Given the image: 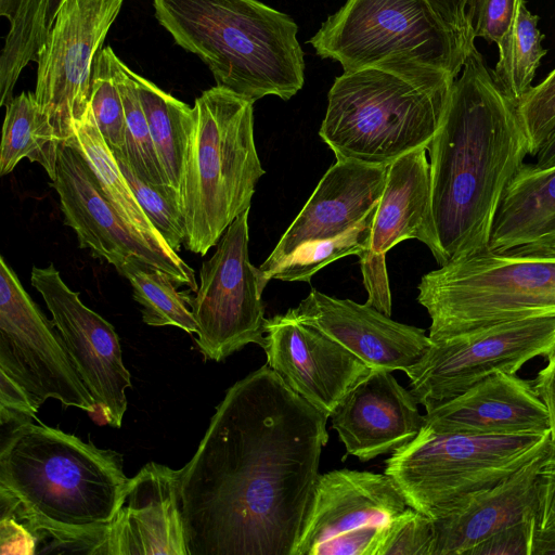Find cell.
<instances>
[{"label": "cell", "mask_w": 555, "mask_h": 555, "mask_svg": "<svg viewBox=\"0 0 555 555\" xmlns=\"http://www.w3.org/2000/svg\"><path fill=\"white\" fill-rule=\"evenodd\" d=\"M554 350L555 310H548L433 341L404 373L416 402L430 411L490 375L516 373Z\"/></svg>", "instance_id": "cell-10"}, {"label": "cell", "mask_w": 555, "mask_h": 555, "mask_svg": "<svg viewBox=\"0 0 555 555\" xmlns=\"http://www.w3.org/2000/svg\"><path fill=\"white\" fill-rule=\"evenodd\" d=\"M38 406L26 391L5 373L0 371V423L14 426L38 421Z\"/></svg>", "instance_id": "cell-41"}, {"label": "cell", "mask_w": 555, "mask_h": 555, "mask_svg": "<svg viewBox=\"0 0 555 555\" xmlns=\"http://www.w3.org/2000/svg\"><path fill=\"white\" fill-rule=\"evenodd\" d=\"M548 362L533 380L537 395L545 404L551 422V441L555 444V350L547 356Z\"/></svg>", "instance_id": "cell-43"}, {"label": "cell", "mask_w": 555, "mask_h": 555, "mask_svg": "<svg viewBox=\"0 0 555 555\" xmlns=\"http://www.w3.org/2000/svg\"><path fill=\"white\" fill-rule=\"evenodd\" d=\"M406 507L385 473L320 474L294 555H376L386 529Z\"/></svg>", "instance_id": "cell-14"}, {"label": "cell", "mask_w": 555, "mask_h": 555, "mask_svg": "<svg viewBox=\"0 0 555 555\" xmlns=\"http://www.w3.org/2000/svg\"><path fill=\"white\" fill-rule=\"evenodd\" d=\"M388 166L336 160L269 257L259 267L267 286L273 271L301 245L339 236L361 222L378 204Z\"/></svg>", "instance_id": "cell-20"}, {"label": "cell", "mask_w": 555, "mask_h": 555, "mask_svg": "<svg viewBox=\"0 0 555 555\" xmlns=\"http://www.w3.org/2000/svg\"><path fill=\"white\" fill-rule=\"evenodd\" d=\"M59 143L34 92H21L5 105L0 146V175L10 173L24 158L38 163L51 180L56 177Z\"/></svg>", "instance_id": "cell-27"}, {"label": "cell", "mask_w": 555, "mask_h": 555, "mask_svg": "<svg viewBox=\"0 0 555 555\" xmlns=\"http://www.w3.org/2000/svg\"><path fill=\"white\" fill-rule=\"evenodd\" d=\"M291 310L299 321L340 344L372 370L404 372L433 344L423 328L393 321L366 302L339 299L317 289Z\"/></svg>", "instance_id": "cell-19"}, {"label": "cell", "mask_w": 555, "mask_h": 555, "mask_svg": "<svg viewBox=\"0 0 555 555\" xmlns=\"http://www.w3.org/2000/svg\"><path fill=\"white\" fill-rule=\"evenodd\" d=\"M70 142L90 165L100 189L127 228L147 246L180 264L185 261L172 250L152 224L124 177L115 156L101 135L93 115L89 109L85 118L76 124Z\"/></svg>", "instance_id": "cell-26"}, {"label": "cell", "mask_w": 555, "mask_h": 555, "mask_svg": "<svg viewBox=\"0 0 555 555\" xmlns=\"http://www.w3.org/2000/svg\"><path fill=\"white\" fill-rule=\"evenodd\" d=\"M424 425L441 434L474 436L545 435L548 411L533 384L515 373H496L424 415Z\"/></svg>", "instance_id": "cell-23"}, {"label": "cell", "mask_w": 555, "mask_h": 555, "mask_svg": "<svg viewBox=\"0 0 555 555\" xmlns=\"http://www.w3.org/2000/svg\"><path fill=\"white\" fill-rule=\"evenodd\" d=\"M440 20L467 44L475 47L473 30L476 0H426Z\"/></svg>", "instance_id": "cell-42"}, {"label": "cell", "mask_w": 555, "mask_h": 555, "mask_svg": "<svg viewBox=\"0 0 555 555\" xmlns=\"http://www.w3.org/2000/svg\"><path fill=\"white\" fill-rule=\"evenodd\" d=\"M112 70L119 89L126 118L122 153L144 180L156 185H171L158 159L149 124L142 108L133 72L112 52Z\"/></svg>", "instance_id": "cell-31"}, {"label": "cell", "mask_w": 555, "mask_h": 555, "mask_svg": "<svg viewBox=\"0 0 555 555\" xmlns=\"http://www.w3.org/2000/svg\"><path fill=\"white\" fill-rule=\"evenodd\" d=\"M60 198L64 223L70 227L80 248L115 268L129 256L167 273L177 287L196 292L194 270L162 256L133 234L103 194L90 165L70 142L59 147L56 177L51 182Z\"/></svg>", "instance_id": "cell-16"}, {"label": "cell", "mask_w": 555, "mask_h": 555, "mask_svg": "<svg viewBox=\"0 0 555 555\" xmlns=\"http://www.w3.org/2000/svg\"><path fill=\"white\" fill-rule=\"evenodd\" d=\"M0 554H37L41 539L30 522L3 499H0Z\"/></svg>", "instance_id": "cell-37"}, {"label": "cell", "mask_w": 555, "mask_h": 555, "mask_svg": "<svg viewBox=\"0 0 555 555\" xmlns=\"http://www.w3.org/2000/svg\"><path fill=\"white\" fill-rule=\"evenodd\" d=\"M537 156V162L534 165L537 167H548L555 164V130L539 150Z\"/></svg>", "instance_id": "cell-44"}, {"label": "cell", "mask_w": 555, "mask_h": 555, "mask_svg": "<svg viewBox=\"0 0 555 555\" xmlns=\"http://www.w3.org/2000/svg\"><path fill=\"white\" fill-rule=\"evenodd\" d=\"M377 206L348 232L327 240L306 243L298 247L273 271L271 279L284 282H310L311 278L331 262L359 255L369 238Z\"/></svg>", "instance_id": "cell-32"}, {"label": "cell", "mask_w": 555, "mask_h": 555, "mask_svg": "<svg viewBox=\"0 0 555 555\" xmlns=\"http://www.w3.org/2000/svg\"><path fill=\"white\" fill-rule=\"evenodd\" d=\"M30 282L52 314L70 359L106 423L119 428L127 410L126 390L131 376L122 360L114 326L88 308L79 294L63 281L50 263L33 267Z\"/></svg>", "instance_id": "cell-15"}, {"label": "cell", "mask_w": 555, "mask_h": 555, "mask_svg": "<svg viewBox=\"0 0 555 555\" xmlns=\"http://www.w3.org/2000/svg\"><path fill=\"white\" fill-rule=\"evenodd\" d=\"M112 153L141 208L167 245L178 253L185 241V223L179 191L172 185H156L144 180L121 150Z\"/></svg>", "instance_id": "cell-33"}, {"label": "cell", "mask_w": 555, "mask_h": 555, "mask_svg": "<svg viewBox=\"0 0 555 555\" xmlns=\"http://www.w3.org/2000/svg\"><path fill=\"white\" fill-rule=\"evenodd\" d=\"M455 79L447 70L403 57L344 72L328 91L319 135L336 160L388 166L428 149Z\"/></svg>", "instance_id": "cell-4"}, {"label": "cell", "mask_w": 555, "mask_h": 555, "mask_svg": "<svg viewBox=\"0 0 555 555\" xmlns=\"http://www.w3.org/2000/svg\"><path fill=\"white\" fill-rule=\"evenodd\" d=\"M309 42L344 72L403 57L455 78L472 50L426 0H347Z\"/></svg>", "instance_id": "cell-9"}, {"label": "cell", "mask_w": 555, "mask_h": 555, "mask_svg": "<svg viewBox=\"0 0 555 555\" xmlns=\"http://www.w3.org/2000/svg\"><path fill=\"white\" fill-rule=\"evenodd\" d=\"M531 555H555V539L533 538Z\"/></svg>", "instance_id": "cell-45"}, {"label": "cell", "mask_w": 555, "mask_h": 555, "mask_svg": "<svg viewBox=\"0 0 555 555\" xmlns=\"http://www.w3.org/2000/svg\"><path fill=\"white\" fill-rule=\"evenodd\" d=\"M429 151L431 222L438 264L489 248L507 185L529 143L512 102L476 46L454 80Z\"/></svg>", "instance_id": "cell-2"}, {"label": "cell", "mask_w": 555, "mask_h": 555, "mask_svg": "<svg viewBox=\"0 0 555 555\" xmlns=\"http://www.w3.org/2000/svg\"><path fill=\"white\" fill-rule=\"evenodd\" d=\"M529 154L535 156L555 130V68L516 104Z\"/></svg>", "instance_id": "cell-35"}, {"label": "cell", "mask_w": 555, "mask_h": 555, "mask_svg": "<svg viewBox=\"0 0 555 555\" xmlns=\"http://www.w3.org/2000/svg\"><path fill=\"white\" fill-rule=\"evenodd\" d=\"M13 3L14 0H0V14L9 21L12 17Z\"/></svg>", "instance_id": "cell-46"}, {"label": "cell", "mask_w": 555, "mask_h": 555, "mask_svg": "<svg viewBox=\"0 0 555 555\" xmlns=\"http://www.w3.org/2000/svg\"><path fill=\"white\" fill-rule=\"evenodd\" d=\"M550 447L508 478L461 499L434 518L433 555H466L495 532L535 515L539 473Z\"/></svg>", "instance_id": "cell-24"}, {"label": "cell", "mask_w": 555, "mask_h": 555, "mask_svg": "<svg viewBox=\"0 0 555 555\" xmlns=\"http://www.w3.org/2000/svg\"><path fill=\"white\" fill-rule=\"evenodd\" d=\"M181 468L150 462L130 478L99 554L188 555L180 508Z\"/></svg>", "instance_id": "cell-21"}, {"label": "cell", "mask_w": 555, "mask_h": 555, "mask_svg": "<svg viewBox=\"0 0 555 555\" xmlns=\"http://www.w3.org/2000/svg\"><path fill=\"white\" fill-rule=\"evenodd\" d=\"M545 435L441 434L423 426L386 461L408 506L434 519L461 499L508 478L551 444Z\"/></svg>", "instance_id": "cell-8"}, {"label": "cell", "mask_w": 555, "mask_h": 555, "mask_svg": "<svg viewBox=\"0 0 555 555\" xmlns=\"http://www.w3.org/2000/svg\"><path fill=\"white\" fill-rule=\"evenodd\" d=\"M0 371L17 383L39 408L59 400L89 413L96 403L80 378L63 338L0 258Z\"/></svg>", "instance_id": "cell-12"}, {"label": "cell", "mask_w": 555, "mask_h": 555, "mask_svg": "<svg viewBox=\"0 0 555 555\" xmlns=\"http://www.w3.org/2000/svg\"><path fill=\"white\" fill-rule=\"evenodd\" d=\"M254 103L216 86L194 101L179 185L185 248L202 256L250 208L266 173L254 139Z\"/></svg>", "instance_id": "cell-6"}, {"label": "cell", "mask_w": 555, "mask_h": 555, "mask_svg": "<svg viewBox=\"0 0 555 555\" xmlns=\"http://www.w3.org/2000/svg\"><path fill=\"white\" fill-rule=\"evenodd\" d=\"M111 47L101 49L96 55L92 80L90 111L96 127L112 152L120 151L125 144L126 118L121 95L112 70Z\"/></svg>", "instance_id": "cell-34"}, {"label": "cell", "mask_w": 555, "mask_h": 555, "mask_svg": "<svg viewBox=\"0 0 555 555\" xmlns=\"http://www.w3.org/2000/svg\"><path fill=\"white\" fill-rule=\"evenodd\" d=\"M433 519L408 506L386 529L376 555H433Z\"/></svg>", "instance_id": "cell-36"}, {"label": "cell", "mask_w": 555, "mask_h": 555, "mask_svg": "<svg viewBox=\"0 0 555 555\" xmlns=\"http://www.w3.org/2000/svg\"><path fill=\"white\" fill-rule=\"evenodd\" d=\"M427 149L412 151L388 165L386 184L363 250L358 255L366 304L391 315L386 254L401 241L416 238L435 253L430 170Z\"/></svg>", "instance_id": "cell-17"}, {"label": "cell", "mask_w": 555, "mask_h": 555, "mask_svg": "<svg viewBox=\"0 0 555 555\" xmlns=\"http://www.w3.org/2000/svg\"><path fill=\"white\" fill-rule=\"evenodd\" d=\"M535 515L528 516L487 538L466 555H531Z\"/></svg>", "instance_id": "cell-38"}, {"label": "cell", "mask_w": 555, "mask_h": 555, "mask_svg": "<svg viewBox=\"0 0 555 555\" xmlns=\"http://www.w3.org/2000/svg\"><path fill=\"white\" fill-rule=\"evenodd\" d=\"M130 478L122 455L42 423L14 426L0 450V499L53 547L99 554Z\"/></svg>", "instance_id": "cell-3"}, {"label": "cell", "mask_w": 555, "mask_h": 555, "mask_svg": "<svg viewBox=\"0 0 555 555\" xmlns=\"http://www.w3.org/2000/svg\"><path fill=\"white\" fill-rule=\"evenodd\" d=\"M534 538L555 539V444L551 443L538 480Z\"/></svg>", "instance_id": "cell-39"}, {"label": "cell", "mask_w": 555, "mask_h": 555, "mask_svg": "<svg viewBox=\"0 0 555 555\" xmlns=\"http://www.w3.org/2000/svg\"><path fill=\"white\" fill-rule=\"evenodd\" d=\"M327 418L268 364L234 383L181 468L188 555H294Z\"/></svg>", "instance_id": "cell-1"}, {"label": "cell", "mask_w": 555, "mask_h": 555, "mask_svg": "<svg viewBox=\"0 0 555 555\" xmlns=\"http://www.w3.org/2000/svg\"><path fill=\"white\" fill-rule=\"evenodd\" d=\"M248 214L235 218L203 262L199 286L190 297L198 328L195 341L205 360L220 362L248 344L264 345L266 285L249 261Z\"/></svg>", "instance_id": "cell-11"}, {"label": "cell", "mask_w": 555, "mask_h": 555, "mask_svg": "<svg viewBox=\"0 0 555 555\" xmlns=\"http://www.w3.org/2000/svg\"><path fill=\"white\" fill-rule=\"evenodd\" d=\"M122 2L65 0L38 53L34 93L60 146L89 109L95 59Z\"/></svg>", "instance_id": "cell-13"}, {"label": "cell", "mask_w": 555, "mask_h": 555, "mask_svg": "<svg viewBox=\"0 0 555 555\" xmlns=\"http://www.w3.org/2000/svg\"><path fill=\"white\" fill-rule=\"evenodd\" d=\"M133 79L160 165L179 191L194 125L193 107L134 72Z\"/></svg>", "instance_id": "cell-28"}, {"label": "cell", "mask_w": 555, "mask_h": 555, "mask_svg": "<svg viewBox=\"0 0 555 555\" xmlns=\"http://www.w3.org/2000/svg\"><path fill=\"white\" fill-rule=\"evenodd\" d=\"M538 22L539 16L527 9L526 0H516L509 28L498 44L499 61L492 75L498 86L515 104L532 88L541 59L547 52L542 47L544 35L540 31Z\"/></svg>", "instance_id": "cell-29"}, {"label": "cell", "mask_w": 555, "mask_h": 555, "mask_svg": "<svg viewBox=\"0 0 555 555\" xmlns=\"http://www.w3.org/2000/svg\"><path fill=\"white\" fill-rule=\"evenodd\" d=\"M267 364L327 417L371 371L365 363L291 309L266 321Z\"/></svg>", "instance_id": "cell-18"}, {"label": "cell", "mask_w": 555, "mask_h": 555, "mask_svg": "<svg viewBox=\"0 0 555 555\" xmlns=\"http://www.w3.org/2000/svg\"><path fill=\"white\" fill-rule=\"evenodd\" d=\"M516 0H476L474 36L499 44L506 35L515 11Z\"/></svg>", "instance_id": "cell-40"}, {"label": "cell", "mask_w": 555, "mask_h": 555, "mask_svg": "<svg viewBox=\"0 0 555 555\" xmlns=\"http://www.w3.org/2000/svg\"><path fill=\"white\" fill-rule=\"evenodd\" d=\"M417 404L390 371L376 369L343 398L330 417L347 453L370 461L416 437L424 426Z\"/></svg>", "instance_id": "cell-22"}, {"label": "cell", "mask_w": 555, "mask_h": 555, "mask_svg": "<svg viewBox=\"0 0 555 555\" xmlns=\"http://www.w3.org/2000/svg\"><path fill=\"white\" fill-rule=\"evenodd\" d=\"M417 301L438 341L496 323L555 310V253L482 251L424 274Z\"/></svg>", "instance_id": "cell-7"}, {"label": "cell", "mask_w": 555, "mask_h": 555, "mask_svg": "<svg viewBox=\"0 0 555 555\" xmlns=\"http://www.w3.org/2000/svg\"><path fill=\"white\" fill-rule=\"evenodd\" d=\"M153 7L217 86L253 103L266 95L289 100L302 88L304 53L288 15L257 0H153Z\"/></svg>", "instance_id": "cell-5"}, {"label": "cell", "mask_w": 555, "mask_h": 555, "mask_svg": "<svg viewBox=\"0 0 555 555\" xmlns=\"http://www.w3.org/2000/svg\"><path fill=\"white\" fill-rule=\"evenodd\" d=\"M116 270L130 282L133 298L142 307L145 324L170 325L189 334L197 333V323L189 308L190 289L178 292L167 273L137 256H129Z\"/></svg>", "instance_id": "cell-30"}, {"label": "cell", "mask_w": 555, "mask_h": 555, "mask_svg": "<svg viewBox=\"0 0 555 555\" xmlns=\"http://www.w3.org/2000/svg\"><path fill=\"white\" fill-rule=\"evenodd\" d=\"M489 248L555 253V164H524L506 188Z\"/></svg>", "instance_id": "cell-25"}]
</instances>
